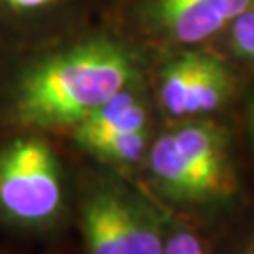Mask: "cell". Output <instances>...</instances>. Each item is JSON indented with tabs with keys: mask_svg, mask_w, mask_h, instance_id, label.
Masks as SVG:
<instances>
[{
	"mask_svg": "<svg viewBox=\"0 0 254 254\" xmlns=\"http://www.w3.org/2000/svg\"><path fill=\"white\" fill-rule=\"evenodd\" d=\"M132 75L125 51L106 42L85 44L28 73L19 91V117L32 127H77L127 91Z\"/></svg>",
	"mask_w": 254,
	"mask_h": 254,
	"instance_id": "1",
	"label": "cell"
},
{
	"mask_svg": "<svg viewBox=\"0 0 254 254\" xmlns=\"http://www.w3.org/2000/svg\"><path fill=\"white\" fill-rule=\"evenodd\" d=\"M149 170L181 201L218 200L236 189L226 134L213 123H189L160 136L149 151Z\"/></svg>",
	"mask_w": 254,
	"mask_h": 254,
	"instance_id": "2",
	"label": "cell"
},
{
	"mask_svg": "<svg viewBox=\"0 0 254 254\" xmlns=\"http://www.w3.org/2000/svg\"><path fill=\"white\" fill-rule=\"evenodd\" d=\"M63 207L59 164L46 141L19 137L0 151V215L40 226Z\"/></svg>",
	"mask_w": 254,
	"mask_h": 254,
	"instance_id": "3",
	"label": "cell"
},
{
	"mask_svg": "<svg viewBox=\"0 0 254 254\" xmlns=\"http://www.w3.org/2000/svg\"><path fill=\"white\" fill-rule=\"evenodd\" d=\"M81 228L89 254H162L166 234L156 213L113 187L85 198Z\"/></svg>",
	"mask_w": 254,
	"mask_h": 254,
	"instance_id": "4",
	"label": "cell"
},
{
	"mask_svg": "<svg viewBox=\"0 0 254 254\" xmlns=\"http://www.w3.org/2000/svg\"><path fill=\"white\" fill-rule=\"evenodd\" d=\"M232 91L226 66L215 57L187 53L162 72L160 104L172 117H196L218 109Z\"/></svg>",
	"mask_w": 254,
	"mask_h": 254,
	"instance_id": "5",
	"label": "cell"
},
{
	"mask_svg": "<svg viewBox=\"0 0 254 254\" xmlns=\"http://www.w3.org/2000/svg\"><path fill=\"white\" fill-rule=\"evenodd\" d=\"M253 6L254 0H156V15L177 42L200 44Z\"/></svg>",
	"mask_w": 254,
	"mask_h": 254,
	"instance_id": "6",
	"label": "cell"
},
{
	"mask_svg": "<svg viewBox=\"0 0 254 254\" xmlns=\"http://www.w3.org/2000/svg\"><path fill=\"white\" fill-rule=\"evenodd\" d=\"M143 128H147V111L143 104L132 92L123 91L81 121L75 127L73 136L77 143L91 151L104 139Z\"/></svg>",
	"mask_w": 254,
	"mask_h": 254,
	"instance_id": "7",
	"label": "cell"
},
{
	"mask_svg": "<svg viewBox=\"0 0 254 254\" xmlns=\"http://www.w3.org/2000/svg\"><path fill=\"white\" fill-rule=\"evenodd\" d=\"M147 149V128L125 132L109 139H104L91 149V153L98 154L106 160L117 164L137 162Z\"/></svg>",
	"mask_w": 254,
	"mask_h": 254,
	"instance_id": "8",
	"label": "cell"
},
{
	"mask_svg": "<svg viewBox=\"0 0 254 254\" xmlns=\"http://www.w3.org/2000/svg\"><path fill=\"white\" fill-rule=\"evenodd\" d=\"M230 44L237 55L254 61V6L230 25Z\"/></svg>",
	"mask_w": 254,
	"mask_h": 254,
	"instance_id": "9",
	"label": "cell"
},
{
	"mask_svg": "<svg viewBox=\"0 0 254 254\" xmlns=\"http://www.w3.org/2000/svg\"><path fill=\"white\" fill-rule=\"evenodd\" d=\"M162 254H207L200 237L189 228H173L164 237Z\"/></svg>",
	"mask_w": 254,
	"mask_h": 254,
	"instance_id": "10",
	"label": "cell"
},
{
	"mask_svg": "<svg viewBox=\"0 0 254 254\" xmlns=\"http://www.w3.org/2000/svg\"><path fill=\"white\" fill-rule=\"evenodd\" d=\"M4 2L15 9H36L44 8V6L51 4L55 0H4Z\"/></svg>",
	"mask_w": 254,
	"mask_h": 254,
	"instance_id": "11",
	"label": "cell"
},
{
	"mask_svg": "<svg viewBox=\"0 0 254 254\" xmlns=\"http://www.w3.org/2000/svg\"><path fill=\"white\" fill-rule=\"evenodd\" d=\"M241 254H254V241H253V243H251L249 247H247V249H245V251H243Z\"/></svg>",
	"mask_w": 254,
	"mask_h": 254,
	"instance_id": "12",
	"label": "cell"
},
{
	"mask_svg": "<svg viewBox=\"0 0 254 254\" xmlns=\"http://www.w3.org/2000/svg\"><path fill=\"white\" fill-rule=\"evenodd\" d=\"M253 132H254V108H253Z\"/></svg>",
	"mask_w": 254,
	"mask_h": 254,
	"instance_id": "13",
	"label": "cell"
}]
</instances>
